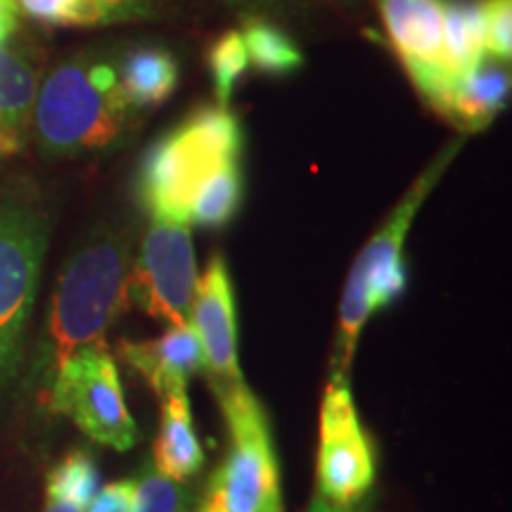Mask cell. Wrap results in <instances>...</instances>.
<instances>
[{"instance_id":"cell-1","label":"cell","mask_w":512,"mask_h":512,"mask_svg":"<svg viewBox=\"0 0 512 512\" xmlns=\"http://www.w3.org/2000/svg\"><path fill=\"white\" fill-rule=\"evenodd\" d=\"M131 247L124 233L100 228L64 264L57 278L31 384L46 399L67 358L83 347L105 342L107 330L126 306Z\"/></svg>"},{"instance_id":"cell-2","label":"cell","mask_w":512,"mask_h":512,"mask_svg":"<svg viewBox=\"0 0 512 512\" xmlns=\"http://www.w3.org/2000/svg\"><path fill=\"white\" fill-rule=\"evenodd\" d=\"M119 88L117 60L83 53L57 64L38 86L31 128L50 159H83L112 152L136 124Z\"/></svg>"},{"instance_id":"cell-3","label":"cell","mask_w":512,"mask_h":512,"mask_svg":"<svg viewBox=\"0 0 512 512\" xmlns=\"http://www.w3.org/2000/svg\"><path fill=\"white\" fill-rule=\"evenodd\" d=\"M463 143L465 138H456L432 159L430 166L415 178V183L392 209L387 221L366 242V247L358 252L354 264H351L342 299H339V323L335 349H332L330 377H347L358 347V337L366 328L368 318L380 309L392 306L406 292L408 271L406 261H403V242L411 233L420 207L430 197V192L437 188L453 159L458 157Z\"/></svg>"},{"instance_id":"cell-4","label":"cell","mask_w":512,"mask_h":512,"mask_svg":"<svg viewBox=\"0 0 512 512\" xmlns=\"http://www.w3.org/2000/svg\"><path fill=\"white\" fill-rule=\"evenodd\" d=\"M242 126L228 107L195 110L145 152L138 197L152 219L188 223L195 195L211 176L240 164Z\"/></svg>"},{"instance_id":"cell-5","label":"cell","mask_w":512,"mask_h":512,"mask_svg":"<svg viewBox=\"0 0 512 512\" xmlns=\"http://www.w3.org/2000/svg\"><path fill=\"white\" fill-rule=\"evenodd\" d=\"M216 399L228 427V448L211 472L200 512H283L280 467L266 408L245 382Z\"/></svg>"},{"instance_id":"cell-6","label":"cell","mask_w":512,"mask_h":512,"mask_svg":"<svg viewBox=\"0 0 512 512\" xmlns=\"http://www.w3.org/2000/svg\"><path fill=\"white\" fill-rule=\"evenodd\" d=\"M48 235L41 211L0 197V406L22 366Z\"/></svg>"},{"instance_id":"cell-7","label":"cell","mask_w":512,"mask_h":512,"mask_svg":"<svg viewBox=\"0 0 512 512\" xmlns=\"http://www.w3.org/2000/svg\"><path fill=\"white\" fill-rule=\"evenodd\" d=\"M43 406L64 415L95 444L128 451L136 446L138 427L128 411L119 368L105 342L83 347L55 375Z\"/></svg>"},{"instance_id":"cell-8","label":"cell","mask_w":512,"mask_h":512,"mask_svg":"<svg viewBox=\"0 0 512 512\" xmlns=\"http://www.w3.org/2000/svg\"><path fill=\"white\" fill-rule=\"evenodd\" d=\"M375 484V453L347 377H330L320 403L316 498L332 510L363 503Z\"/></svg>"},{"instance_id":"cell-9","label":"cell","mask_w":512,"mask_h":512,"mask_svg":"<svg viewBox=\"0 0 512 512\" xmlns=\"http://www.w3.org/2000/svg\"><path fill=\"white\" fill-rule=\"evenodd\" d=\"M197 280L200 273L188 223L152 219L128 266V302L169 325L190 323Z\"/></svg>"},{"instance_id":"cell-10","label":"cell","mask_w":512,"mask_h":512,"mask_svg":"<svg viewBox=\"0 0 512 512\" xmlns=\"http://www.w3.org/2000/svg\"><path fill=\"white\" fill-rule=\"evenodd\" d=\"M389 43L434 112L456 81L446 72L444 0H377Z\"/></svg>"},{"instance_id":"cell-11","label":"cell","mask_w":512,"mask_h":512,"mask_svg":"<svg viewBox=\"0 0 512 512\" xmlns=\"http://www.w3.org/2000/svg\"><path fill=\"white\" fill-rule=\"evenodd\" d=\"M190 325L202 344L204 373L216 396L245 382L238 354V318H235V290L223 254L209 259L207 271L197 280Z\"/></svg>"},{"instance_id":"cell-12","label":"cell","mask_w":512,"mask_h":512,"mask_svg":"<svg viewBox=\"0 0 512 512\" xmlns=\"http://www.w3.org/2000/svg\"><path fill=\"white\" fill-rule=\"evenodd\" d=\"M119 354L136 373L155 389L159 399L176 392H188V382L204 370L202 344L190 323L171 325L162 337L147 342L124 339Z\"/></svg>"},{"instance_id":"cell-13","label":"cell","mask_w":512,"mask_h":512,"mask_svg":"<svg viewBox=\"0 0 512 512\" xmlns=\"http://www.w3.org/2000/svg\"><path fill=\"white\" fill-rule=\"evenodd\" d=\"M510 69L503 62L484 60L458 79L441 102L439 114L451 121L458 131L479 133L508 107Z\"/></svg>"},{"instance_id":"cell-14","label":"cell","mask_w":512,"mask_h":512,"mask_svg":"<svg viewBox=\"0 0 512 512\" xmlns=\"http://www.w3.org/2000/svg\"><path fill=\"white\" fill-rule=\"evenodd\" d=\"M19 10L46 27L98 29L159 19V0H17Z\"/></svg>"},{"instance_id":"cell-15","label":"cell","mask_w":512,"mask_h":512,"mask_svg":"<svg viewBox=\"0 0 512 512\" xmlns=\"http://www.w3.org/2000/svg\"><path fill=\"white\" fill-rule=\"evenodd\" d=\"M38 91V72L29 55L0 48V159L22 150Z\"/></svg>"},{"instance_id":"cell-16","label":"cell","mask_w":512,"mask_h":512,"mask_svg":"<svg viewBox=\"0 0 512 512\" xmlns=\"http://www.w3.org/2000/svg\"><path fill=\"white\" fill-rule=\"evenodd\" d=\"M119 88L133 112H150L174 95L181 69L174 53L140 46L117 57Z\"/></svg>"},{"instance_id":"cell-17","label":"cell","mask_w":512,"mask_h":512,"mask_svg":"<svg viewBox=\"0 0 512 512\" xmlns=\"http://www.w3.org/2000/svg\"><path fill=\"white\" fill-rule=\"evenodd\" d=\"M204 463V451L192 427L188 392H176L162 399V420L155 441V470L185 482L195 477Z\"/></svg>"},{"instance_id":"cell-18","label":"cell","mask_w":512,"mask_h":512,"mask_svg":"<svg viewBox=\"0 0 512 512\" xmlns=\"http://www.w3.org/2000/svg\"><path fill=\"white\" fill-rule=\"evenodd\" d=\"M444 50L451 81L484 60V24L477 0H444Z\"/></svg>"},{"instance_id":"cell-19","label":"cell","mask_w":512,"mask_h":512,"mask_svg":"<svg viewBox=\"0 0 512 512\" xmlns=\"http://www.w3.org/2000/svg\"><path fill=\"white\" fill-rule=\"evenodd\" d=\"M249 67L264 76H290L304 67V55L292 36L261 15H247L240 29Z\"/></svg>"},{"instance_id":"cell-20","label":"cell","mask_w":512,"mask_h":512,"mask_svg":"<svg viewBox=\"0 0 512 512\" xmlns=\"http://www.w3.org/2000/svg\"><path fill=\"white\" fill-rule=\"evenodd\" d=\"M242 204V169L230 164L202 185L190 207V223L202 228H223L235 219Z\"/></svg>"},{"instance_id":"cell-21","label":"cell","mask_w":512,"mask_h":512,"mask_svg":"<svg viewBox=\"0 0 512 512\" xmlns=\"http://www.w3.org/2000/svg\"><path fill=\"white\" fill-rule=\"evenodd\" d=\"M46 491L50 501H67L88 508V503L100 491L98 465L88 453H69L50 470Z\"/></svg>"},{"instance_id":"cell-22","label":"cell","mask_w":512,"mask_h":512,"mask_svg":"<svg viewBox=\"0 0 512 512\" xmlns=\"http://www.w3.org/2000/svg\"><path fill=\"white\" fill-rule=\"evenodd\" d=\"M207 62L211 81H214L216 100H219L221 107H226L230 98H233L238 81L249 69L247 50L245 43H242L240 29H230L216 38L209 48Z\"/></svg>"},{"instance_id":"cell-23","label":"cell","mask_w":512,"mask_h":512,"mask_svg":"<svg viewBox=\"0 0 512 512\" xmlns=\"http://www.w3.org/2000/svg\"><path fill=\"white\" fill-rule=\"evenodd\" d=\"M133 482L131 512H190V489L183 482L145 467Z\"/></svg>"},{"instance_id":"cell-24","label":"cell","mask_w":512,"mask_h":512,"mask_svg":"<svg viewBox=\"0 0 512 512\" xmlns=\"http://www.w3.org/2000/svg\"><path fill=\"white\" fill-rule=\"evenodd\" d=\"M484 24V53L498 62L512 55V0H479Z\"/></svg>"},{"instance_id":"cell-25","label":"cell","mask_w":512,"mask_h":512,"mask_svg":"<svg viewBox=\"0 0 512 512\" xmlns=\"http://www.w3.org/2000/svg\"><path fill=\"white\" fill-rule=\"evenodd\" d=\"M133 482H112L88 503V512H131Z\"/></svg>"},{"instance_id":"cell-26","label":"cell","mask_w":512,"mask_h":512,"mask_svg":"<svg viewBox=\"0 0 512 512\" xmlns=\"http://www.w3.org/2000/svg\"><path fill=\"white\" fill-rule=\"evenodd\" d=\"M228 8L242 10V12H264V10H280V8H292L299 0H221Z\"/></svg>"},{"instance_id":"cell-27","label":"cell","mask_w":512,"mask_h":512,"mask_svg":"<svg viewBox=\"0 0 512 512\" xmlns=\"http://www.w3.org/2000/svg\"><path fill=\"white\" fill-rule=\"evenodd\" d=\"M19 19V5L17 0H0V48L8 38L15 34Z\"/></svg>"},{"instance_id":"cell-28","label":"cell","mask_w":512,"mask_h":512,"mask_svg":"<svg viewBox=\"0 0 512 512\" xmlns=\"http://www.w3.org/2000/svg\"><path fill=\"white\" fill-rule=\"evenodd\" d=\"M41 512H83V508H79V505L74 503H67V501H50L46 503V508H43Z\"/></svg>"},{"instance_id":"cell-29","label":"cell","mask_w":512,"mask_h":512,"mask_svg":"<svg viewBox=\"0 0 512 512\" xmlns=\"http://www.w3.org/2000/svg\"><path fill=\"white\" fill-rule=\"evenodd\" d=\"M306 512H363V510H358V508H351V510H332V508H325V505H320L318 501H313L311 508L306 510Z\"/></svg>"},{"instance_id":"cell-30","label":"cell","mask_w":512,"mask_h":512,"mask_svg":"<svg viewBox=\"0 0 512 512\" xmlns=\"http://www.w3.org/2000/svg\"><path fill=\"white\" fill-rule=\"evenodd\" d=\"M344 3H358V0H344Z\"/></svg>"}]
</instances>
